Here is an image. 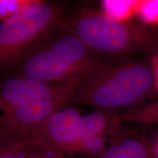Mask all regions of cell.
<instances>
[{"label": "cell", "mask_w": 158, "mask_h": 158, "mask_svg": "<svg viewBox=\"0 0 158 158\" xmlns=\"http://www.w3.org/2000/svg\"><path fill=\"white\" fill-rule=\"evenodd\" d=\"M62 22L111 67L158 51V31L139 21L120 20L94 10L69 9Z\"/></svg>", "instance_id": "cell-1"}, {"label": "cell", "mask_w": 158, "mask_h": 158, "mask_svg": "<svg viewBox=\"0 0 158 158\" xmlns=\"http://www.w3.org/2000/svg\"><path fill=\"white\" fill-rule=\"evenodd\" d=\"M110 68L61 21L13 67V76L61 83Z\"/></svg>", "instance_id": "cell-2"}, {"label": "cell", "mask_w": 158, "mask_h": 158, "mask_svg": "<svg viewBox=\"0 0 158 158\" xmlns=\"http://www.w3.org/2000/svg\"><path fill=\"white\" fill-rule=\"evenodd\" d=\"M155 91L157 90L153 62L146 57L80 81L68 106L111 114L141 103Z\"/></svg>", "instance_id": "cell-3"}, {"label": "cell", "mask_w": 158, "mask_h": 158, "mask_svg": "<svg viewBox=\"0 0 158 158\" xmlns=\"http://www.w3.org/2000/svg\"><path fill=\"white\" fill-rule=\"evenodd\" d=\"M68 10L66 4L60 2L31 1L0 22V73L13 68Z\"/></svg>", "instance_id": "cell-4"}, {"label": "cell", "mask_w": 158, "mask_h": 158, "mask_svg": "<svg viewBox=\"0 0 158 158\" xmlns=\"http://www.w3.org/2000/svg\"><path fill=\"white\" fill-rule=\"evenodd\" d=\"M117 120L109 114L94 112L82 116L76 107L67 106L48 116L35 130L28 143L62 154L69 158L77 143L94 135H107Z\"/></svg>", "instance_id": "cell-5"}, {"label": "cell", "mask_w": 158, "mask_h": 158, "mask_svg": "<svg viewBox=\"0 0 158 158\" xmlns=\"http://www.w3.org/2000/svg\"><path fill=\"white\" fill-rule=\"evenodd\" d=\"M80 81H71L56 95L24 105L0 117V140H16L28 143L31 135L44 120L68 106Z\"/></svg>", "instance_id": "cell-6"}, {"label": "cell", "mask_w": 158, "mask_h": 158, "mask_svg": "<svg viewBox=\"0 0 158 158\" xmlns=\"http://www.w3.org/2000/svg\"><path fill=\"white\" fill-rule=\"evenodd\" d=\"M73 80L51 83L17 76L4 79L0 81V117L24 105L56 95Z\"/></svg>", "instance_id": "cell-7"}, {"label": "cell", "mask_w": 158, "mask_h": 158, "mask_svg": "<svg viewBox=\"0 0 158 158\" xmlns=\"http://www.w3.org/2000/svg\"><path fill=\"white\" fill-rule=\"evenodd\" d=\"M94 158H157L154 144L135 135L115 136L110 145Z\"/></svg>", "instance_id": "cell-8"}, {"label": "cell", "mask_w": 158, "mask_h": 158, "mask_svg": "<svg viewBox=\"0 0 158 158\" xmlns=\"http://www.w3.org/2000/svg\"><path fill=\"white\" fill-rule=\"evenodd\" d=\"M28 144L16 140H0V158H23Z\"/></svg>", "instance_id": "cell-9"}, {"label": "cell", "mask_w": 158, "mask_h": 158, "mask_svg": "<svg viewBox=\"0 0 158 158\" xmlns=\"http://www.w3.org/2000/svg\"><path fill=\"white\" fill-rule=\"evenodd\" d=\"M138 13L147 25L158 26V1L142 2Z\"/></svg>", "instance_id": "cell-10"}, {"label": "cell", "mask_w": 158, "mask_h": 158, "mask_svg": "<svg viewBox=\"0 0 158 158\" xmlns=\"http://www.w3.org/2000/svg\"><path fill=\"white\" fill-rule=\"evenodd\" d=\"M31 0H0V22L7 20Z\"/></svg>", "instance_id": "cell-11"}, {"label": "cell", "mask_w": 158, "mask_h": 158, "mask_svg": "<svg viewBox=\"0 0 158 158\" xmlns=\"http://www.w3.org/2000/svg\"><path fill=\"white\" fill-rule=\"evenodd\" d=\"M130 119L135 120L141 123L158 124V102L151 105L149 107L138 111L137 115H130Z\"/></svg>", "instance_id": "cell-12"}, {"label": "cell", "mask_w": 158, "mask_h": 158, "mask_svg": "<svg viewBox=\"0 0 158 158\" xmlns=\"http://www.w3.org/2000/svg\"><path fill=\"white\" fill-rule=\"evenodd\" d=\"M23 158H68L66 156L29 143Z\"/></svg>", "instance_id": "cell-13"}, {"label": "cell", "mask_w": 158, "mask_h": 158, "mask_svg": "<svg viewBox=\"0 0 158 158\" xmlns=\"http://www.w3.org/2000/svg\"><path fill=\"white\" fill-rule=\"evenodd\" d=\"M103 6L106 8V13H109L113 16H118L120 14L126 13L130 6L135 2L130 1H106L103 2Z\"/></svg>", "instance_id": "cell-14"}, {"label": "cell", "mask_w": 158, "mask_h": 158, "mask_svg": "<svg viewBox=\"0 0 158 158\" xmlns=\"http://www.w3.org/2000/svg\"><path fill=\"white\" fill-rule=\"evenodd\" d=\"M152 62H153V61H152ZM153 65H154V69H155L156 90L158 91V63L153 62Z\"/></svg>", "instance_id": "cell-15"}, {"label": "cell", "mask_w": 158, "mask_h": 158, "mask_svg": "<svg viewBox=\"0 0 158 158\" xmlns=\"http://www.w3.org/2000/svg\"><path fill=\"white\" fill-rule=\"evenodd\" d=\"M154 147H155V155L156 157L158 158V138L156 141V143L154 144Z\"/></svg>", "instance_id": "cell-16"}, {"label": "cell", "mask_w": 158, "mask_h": 158, "mask_svg": "<svg viewBox=\"0 0 158 158\" xmlns=\"http://www.w3.org/2000/svg\"><path fill=\"white\" fill-rule=\"evenodd\" d=\"M152 61H153V62H157L158 63V55H157V56L155 57V59H152Z\"/></svg>", "instance_id": "cell-17"}]
</instances>
